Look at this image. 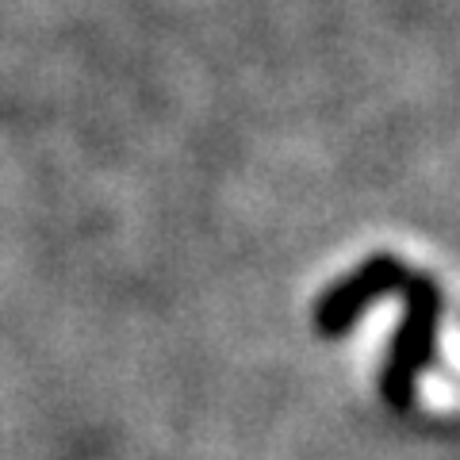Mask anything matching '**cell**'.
<instances>
[{
  "instance_id": "cell-1",
  "label": "cell",
  "mask_w": 460,
  "mask_h": 460,
  "mask_svg": "<svg viewBox=\"0 0 460 460\" xmlns=\"http://www.w3.org/2000/svg\"><path fill=\"white\" fill-rule=\"evenodd\" d=\"M441 288L429 272H411L402 284V314L387 341V357L380 368V395L392 411H407L414 402L422 372L434 361L438 326H441Z\"/></svg>"
},
{
  "instance_id": "cell-2",
  "label": "cell",
  "mask_w": 460,
  "mask_h": 460,
  "mask_svg": "<svg viewBox=\"0 0 460 460\" xmlns=\"http://www.w3.org/2000/svg\"><path fill=\"white\" fill-rule=\"evenodd\" d=\"M411 269L395 253H368L361 265H353L341 280H334L314 304V330L323 338H341L365 319L368 307H376L384 296L402 292Z\"/></svg>"
}]
</instances>
